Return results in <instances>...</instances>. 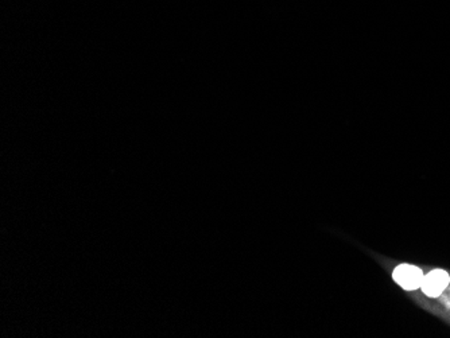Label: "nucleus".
<instances>
[{
	"mask_svg": "<svg viewBox=\"0 0 450 338\" xmlns=\"http://www.w3.org/2000/svg\"><path fill=\"white\" fill-rule=\"evenodd\" d=\"M423 276H425L423 271L419 267L410 264H401L394 270L392 273L394 280L406 291H416L418 289H420Z\"/></svg>",
	"mask_w": 450,
	"mask_h": 338,
	"instance_id": "1",
	"label": "nucleus"
},
{
	"mask_svg": "<svg viewBox=\"0 0 450 338\" xmlns=\"http://www.w3.org/2000/svg\"><path fill=\"white\" fill-rule=\"evenodd\" d=\"M449 282L450 276L447 271L433 270L423 276L420 289L425 295L430 298H437L445 291V289L449 286Z\"/></svg>",
	"mask_w": 450,
	"mask_h": 338,
	"instance_id": "2",
	"label": "nucleus"
}]
</instances>
